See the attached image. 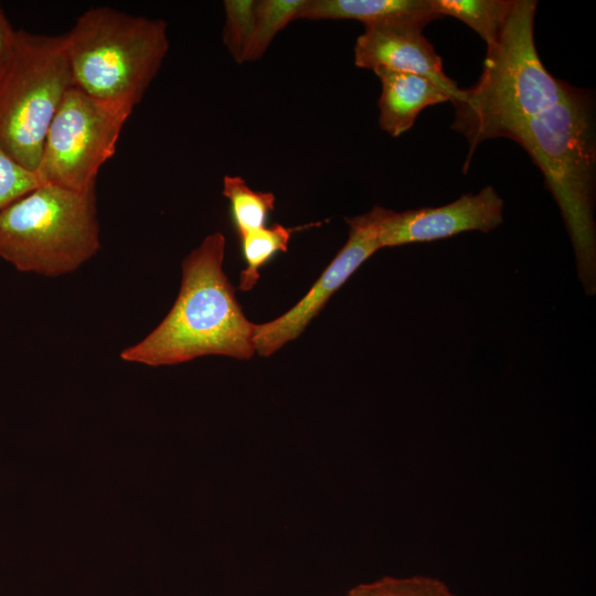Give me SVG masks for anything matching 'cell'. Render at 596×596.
I'll return each mask as SVG.
<instances>
[{
	"instance_id": "cell-1",
	"label": "cell",
	"mask_w": 596,
	"mask_h": 596,
	"mask_svg": "<svg viewBox=\"0 0 596 596\" xmlns=\"http://www.w3.org/2000/svg\"><path fill=\"white\" fill-rule=\"evenodd\" d=\"M225 237L216 232L182 260L178 297L163 320L120 359L149 366L174 365L204 355L248 360L254 327L223 270Z\"/></svg>"
},
{
	"instance_id": "cell-2",
	"label": "cell",
	"mask_w": 596,
	"mask_h": 596,
	"mask_svg": "<svg viewBox=\"0 0 596 596\" xmlns=\"http://www.w3.org/2000/svg\"><path fill=\"white\" fill-rule=\"evenodd\" d=\"M536 4L534 0H514L498 42L487 47L479 79L451 102V128L469 143L465 171L481 142L510 139L528 120L556 105L570 87L545 68L536 52Z\"/></svg>"
},
{
	"instance_id": "cell-3",
	"label": "cell",
	"mask_w": 596,
	"mask_h": 596,
	"mask_svg": "<svg viewBox=\"0 0 596 596\" xmlns=\"http://www.w3.org/2000/svg\"><path fill=\"white\" fill-rule=\"evenodd\" d=\"M594 114L592 93L570 85L556 105L528 120L510 138L542 171L561 210L588 295L596 287Z\"/></svg>"
},
{
	"instance_id": "cell-4",
	"label": "cell",
	"mask_w": 596,
	"mask_h": 596,
	"mask_svg": "<svg viewBox=\"0 0 596 596\" xmlns=\"http://www.w3.org/2000/svg\"><path fill=\"white\" fill-rule=\"evenodd\" d=\"M167 22L110 7L83 12L64 34L74 85L86 94L135 108L169 50Z\"/></svg>"
},
{
	"instance_id": "cell-5",
	"label": "cell",
	"mask_w": 596,
	"mask_h": 596,
	"mask_svg": "<svg viewBox=\"0 0 596 596\" xmlns=\"http://www.w3.org/2000/svg\"><path fill=\"white\" fill-rule=\"evenodd\" d=\"M99 247L95 185L40 184L0 210V258L20 272L65 275Z\"/></svg>"
},
{
	"instance_id": "cell-6",
	"label": "cell",
	"mask_w": 596,
	"mask_h": 596,
	"mask_svg": "<svg viewBox=\"0 0 596 596\" xmlns=\"http://www.w3.org/2000/svg\"><path fill=\"white\" fill-rule=\"evenodd\" d=\"M72 86L64 36L17 30L0 78V147L23 168L35 173L50 125Z\"/></svg>"
},
{
	"instance_id": "cell-7",
	"label": "cell",
	"mask_w": 596,
	"mask_h": 596,
	"mask_svg": "<svg viewBox=\"0 0 596 596\" xmlns=\"http://www.w3.org/2000/svg\"><path fill=\"white\" fill-rule=\"evenodd\" d=\"M132 110L72 86L45 137L35 171L40 183L72 190L96 185L99 169L115 155L123 127Z\"/></svg>"
},
{
	"instance_id": "cell-8",
	"label": "cell",
	"mask_w": 596,
	"mask_h": 596,
	"mask_svg": "<svg viewBox=\"0 0 596 596\" xmlns=\"http://www.w3.org/2000/svg\"><path fill=\"white\" fill-rule=\"evenodd\" d=\"M389 211L382 206H374L365 214L345 219L350 227L347 243L308 292L278 318L265 323H255L254 343L259 355L269 356L298 338L330 297L368 258L381 249L379 234Z\"/></svg>"
},
{
	"instance_id": "cell-9",
	"label": "cell",
	"mask_w": 596,
	"mask_h": 596,
	"mask_svg": "<svg viewBox=\"0 0 596 596\" xmlns=\"http://www.w3.org/2000/svg\"><path fill=\"white\" fill-rule=\"evenodd\" d=\"M503 222V200L491 185L437 207L389 211L381 224V248L432 242L467 231L490 232Z\"/></svg>"
},
{
	"instance_id": "cell-10",
	"label": "cell",
	"mask_w": 596,
	"mask_h": 596,
	"mask_svg": "<svg viewBox=\"0 0 596 596\" xmlns=\"http://www.w3.org/2000/svg\"><path fill=\"white\" fill-rule=\"evenodd\" d=\"M414 24L366 26L354 44V64L374 71L379 67L428 77L443 87L454 102L460 88L444 72L441 57Z\"/></svg>"
},
{
	"instance_id": "cell-11",
	"label": "cell",
	"mask_w": 596,
	"mask_h": 596,
	"mask_svg": "<svg viewBox=\"0 0 596 596\" xmlns=\"http://www.w3.org/2000/svg\"><path fill=\"white\" fill-rule=\"evenodd\" d=\"M373 72L382 87L377 102L379 126L392 137L409 130L424 108L451 100V96L428 77L384 67Z\"/></svg>"
},
{
	"instance_id": "cell-12",
	"label": "cell",
	"mask_w": 596,
	"mask_h": 596,
	"mask_svg": "<svg viewBox=\"0 0 596 596\" xmlns=\"http://www.w3.org/2000/svg\"><path fill=\"white\" fill-rule=\"evenodd\" d=\"M297 19H350L365 28L400 24L425 28L440 18L433 12L430 0H306Z\"/></svg>"
},
{
	"instance_id": "cell-13",
	"label": "cell",
	"mask_w": 596,
	"mask_h": 596,
	"mask_svg": "<svg viewBox=\"0 0 596 596\" xmlns=\"http://www.w3.org/2000/svg\"><path fill=\"white\" fill-rule=\"evenodd\" d=\"M513 4L514 0H430L435 14L464 22L480 35L487 47L498 42Z\"/></svg>"
},
{
	"instance_id": "cell-14",
	"label": "cell",
	"mask_w": 596,
	"mask_h": 596,
	"mask_svg": "<svg viewBox=\"0 0 596 596\" xmlns=\"http://www.w3.org/2000/svg\"><path fill=\"white\" fill-rule=\"evenodd\" d=\"M222 194L230 203L231 215L238 237L266 226L275 207V194L253 190L240 175H224Z\"/></svg>"
},
{
	"instance_id": "cell-15",
	"label": "cell",
	"mask_w": 596,
	"mask_h": 596,
	"mask_svg": "<svg viewBox=\"0 0 596 596\" xmlns=\"http://www.w3.org/2000/svg\"><path fill=\"white\" fill-rule=\"evenodd\" d=\"M297 228L283 224L248 232L240 237L246 267L240 276L238 289L251 290L259 279V269L279 252H287L291 234Z\"/></svg>"
},
{
	"instance_id": "cell-16",
	"label": "cell",
	"mask_w": 596,
	"mask_h": 596,
	"mask_svg": "<svg viewBox=\"0 0 596 596\" xmlns=\"http://www.w3.org/2000/svg\"><path fill=\"white\" fill-rule=\"evenodd\" d=\"M305 2L306 0L257 1L253 35L244 62L262 58L275 36L297 19Z\"/></svg>"
},
{
	"instance_id": "cell-17",
	"label": "cell",
	"mask_w": 596,
	"mask_h": 596,
	"mask_svg": "<svg viewBox=\"0 0 596 596\" xmlns=\"http://www.w3.org/2000/svg\"><path fill=\"white\" fill-rule=\"evenodd\" d=\"M256 0H225L223 42L237 63H244L256 14Z\"/></svg>"
},
{
	"instance_id": "cell-18",
	"label": "cell",
	"mask_w": 596,
	"mask_h": 596,
	"mask_svg": "<svg viewBox=\"0 0 596 596\" xmlns=\"http://www.w3.org/2000/svg\"><path fill=\"white\" fill-rule=\"evenodd\" d=\"M40 184L34 172L17 163L0 147V210Z\"/></svg>"
},
{
	"instance_id": "cell-19",
	"label": "cell",
	"mask_w": 596,
	"mask_h": 596,
	"mask_svg": "<svg viewBox=\"0 0 596 596\" xmlns=\"http://www.w3.org/2000/svg\"><path fill=\"white\" fill-rule=\"evenodd\" d=\"M359 593V596H450L440 585L427 579L387 581Z\"/></svg>"
},
{
	"instance_id": "cell-20",
	"label": "cell",
	"mask_w": 596,
	"mask_h": 596,
	"mask_svg": "<svg viewBox=\"0 0 596 596\" xmlns=\"http://www.w3.org/2000/svg\"><path fill=\"white\" fill-rule=\"evenodd\" d=\"M17 30L11 25L0 4V78L13 53Z\"/></svg>"
}]
</instances>
